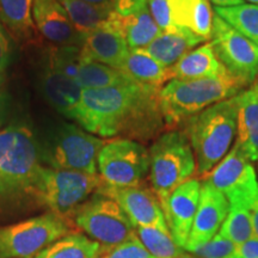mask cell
<instances>
[{
	"instance_id": "6da1fadb",
	"label": "cell",
	"mask_w": 258,
	"mask_h": 258,
	"mask_svg": "<svg viewBox=\"0 0 258 258\" xmlns=\"http://www.w3.org/2000/svg\"><path fill=\"white\" fill-rule=\"evenodd\" d=\"M159 88L131 82L105 89L84 90L76 120L101 138L140 141L158 138L166 128Z\"/></svg>"
},
{
	"instance_id": "7a4b0ae2",
	"label": "cell",
	"mask_w": 258,
	"mask_h": 258,
	"mask_svg": "<svg viewBox=\"0 0 258 258\" xmlns=\"http://www.w3.org/2000/svg\"><path fill=\"white\" fill-rule=\"evenodd\" d=\"M247 86L224 70L220 74L194 80H169L159 91L166 129L182 127L186 120L219 102L233 98Z\"/></svg>"
},
{
	"instance_id": "3957f363",
	"label": "cell",
	"mask_w": 258,
	"mask_h": 258,
	"mask_svg": "<svg viewBox=\"0 0 258 258\" xmlns=\"http://www.w3.org/2000/svg\"><path fill=\"white\" fill-rule=\"evenodd\" d=\"M183 132L191 144L199 178L207 175L230 151L237 135L235 99L209 106L183 123Z\"/></svg>"
},
{
	"instance_id": "277c9868",
	"label": "cell",
	"mask_w": 258,
	"mask_h": 258,
	"mask_svg": "<svg viewBox=\"0 0 258 258\" xmlns=\"http://www.w3.org/2000/svg\"><path fill=\"white\" fill-rule=\"evenodd\" d=\"M148 153L151 188L164 212L171 194L198 175L195 156L191 144L182 129L160 134Z\"/></svg>"
},
{
	"instance_id": "5b68a950",
	"label": "cell",
	"mask_w": 258,
	"mask_h": 258,
	"mask_svg": "<svg viewBox=\"0 0 258 258\" xmlns=\"http://www.w3.org/2000/svg\"><path fill=\"white\" fill-rule=\"evenodd\" d=\"M40 167L36 143L27 127L10 125L0 132V199L31 195Z\"/></svg>"
},
{
	"instance_id": "8992f818",
	"label": "cell",
	"mask_w": 258,
	"mask_h": 258,
	"mask_svg": "<svg viewBox=\"0 0 258 258\" xmlns=\"http://www.w3.org/2000/svg\"><path fill=\"white\" fill-rule=\"evenodd\" d=\"M103 184L98 175L41 166L31 195L51 213L66 217L97 192Z\"/></svg>"
},
{
	"instance_id": "52a82bcc",
	"label": "cell",
	"mask_w": 258,
	"mask_h": 258,
	"mask_svg": "<svg viewBox=\"0 0 258 258\" xmlns=\"http://www.w3.org/2000/svg\"><path fill=\"white\" fill-rule=\"evenodd\" d=\"M69 233L64 218L51 212L0 227V258H35Z\"/></svg>"
},
{
	"instance_id": "ba28073f",
	"label": "cell",
	"mask_w": 258,
	"mask_h": 258,
	"mask_svg": "<svg viewBox=\"0 0 258 258\" xmlns=\"http://www.w3.org/2000/svg\"><path fill=\"white\" fill-rule=\"evenodd\" d=\"M79 228L105 249L121 244L135 233V227L115 200L96 192L73 212Z\"/></svg>"
},
{
	"instance_id": "9c48e42d",
	"label": "cell",
	"mask_w": 258,
	"mask_h": 258,
	"mask_svg": "<svg viewBox=\"0 0 258 258\" xmlns=\"http://www.w3.org/2000/svg\"><path fill=\"white\" fill-rule=\"evenodd\" d=\"M97 167L105 184L120 188L137 186L150 171V153L141 143L116 139L102 147Z\"/></svg>"
},
{
	"instance_id": "30bf717a",
	"label": "cell",
	"mask_w": 258,
	"mask_h": 258,
	"mask_svg": "<svg viewBox=\"0 0 258 258\" xmlns=\"http://www.w3.org/2000/svg\"><path fill=\"white\" fill-rule=\"evenodd\" d=\"M201 180L220 191L230 206L250 208L258 194L256 169L235 143L220 163L201 177Z\"/></svg>"
},
{
	"instance_id": "8fae6325",
	"label": "cell",
	"mask_w": 258,
	"mask_h": 258,
	"mask_svg": "<svg viewBox=\"0 0 258 258\" xmlns=\"http://www.w3.org/2000/svg\"><path fill=\"white\" fill-rule=\"evenodd\" d=\"M212 46L222 66L232 76L249 86L258 76V47L239 31L214 15Z\"/></svg>"
},
{
	"instance_id": "7c38bea8",
	"label": "cell",
	"mask_w": 258,
	"mask_h": 258,
	"mask_svg": "<svg viewBox=\"0 0 258 258\" xmlns=\"http://www.w3.org/2000/svg\"><path fill=\"white\" fill-rule=\"evenodd\" d=\"M105 141L73 124H66L51 145L48 161L53 169L97 175V158Z\"/></svg>"
},
{
	"instance_id": "4fadbf2b",
	"label": "cell",
	"mask_w": 258,
	"mask_h": 258,
	"mask_svg": "<svg viewBox=\"0 0 258 258\" xmlns=\"http://www.w3.org/2000/svg\"><path fill=\"white\" fill-rule=\"evenodd\" d=\"M97 192L115 200L135 228L156 227L163 231H170L159 200L152 189H148L143 184L120 188L103 182Z\"/></svg>"
},
{
	"instance_id": "5bb4252c",
	"label": "cell",
	"mask_w": 258,
	"mask_h": 258,
	"mask_svg": "<svg viewBox=\"0 0 258 258\" xmlns=\"http://www.w3.org/2000/svg\"><path fill=\"white\" fill-rule=\"evenodd\" d=\"M230 213V202L220 191L202 182L199 207L194 219L189 239L184 250L191 251L207 243L218 234L221 225Z\"/></svg>"
},
{
	"instance_id": "9a60e30c",
	"label": "cell",
	"mask_w": 258,
	"mask_h": 258,
	"mask_svg": "<svg viewBox=\"0 0 258 258\" xmlns=\"http://www.w3.org/2000/svg\"><path fill=\"white\" fill-rule=\"evenodd\" d=\"M201 185L202 182L199 178L186 180L171 194L164 209L170 233L175 243L182 249H184L189 239L199 207Z\"/></svg>"
},
{
	"instance_id": "2e32d148",
	"label": "cell",
	"mask_w": 258,
	"mask_h": 258,
	"mask_svg": "<svg viewBox=\"0 0 258 258\" xmlns=\"http://www.w3.org/2000/svg\"><path fill=\"white\" fill-rule=\"evenodd\" d=\"M32 21L44 37L61 47L82 46L83 36L77 31L59 0H34Z\"/></svg>"
},
{
	"instance_id": "e0dca14e",
	"label": "cell",
	"mask_w": 258,
	"mask_h": 258,
	"mask_svg": "<svg viewBox=\"0 0 258 258\" xmlns=\"http://www.w3.org/2000/svg\"><path fill=\"white\" fill-rule=\"evenodd\" d=\"M129 50L123 36L105 23L84 35L80 48L83 60L95 61L116 70L121 69Z\"/></svg>"
},
{
	"instance_id": "ac0fdd59",
	"label": "cell",
	"mask_w": 258,
	"mask_h": 258,
	"mask_svg": "<svg viewBox=\"0 0 258 258\" xmlns=\"http://www.w3.org/2000/svg\"><path fill=\"white\" fill-rule=\"evenodd\" d=\"M237 108V140L245 156L258 160V95L253 86L234 97Z\"/></svg>"
},
{
	"instance_id": "d6986e66",
	"label": "cell",
	"mask_w": 258,
	"mask_h": 258,
	"mask_svg": "<svg viewBox=\"0 0 258 258\" xmlns=\"http://www.w3.org/2000/svg\"><path fill=\"white\" fill-rule=\"evenodd\" d=\"M203 42L207 40L186 29L178 28L173 32H161L156 40L141 50L164 67L170 69Z\"/></svg>"
},
{
	"instance_id": "ffe728a7",
	"label": "cell",
	"mask_w": 258,
	"mask_h": 258,
	"mask_svg": "<svg viewBox=\"0 0 258 258\" xmlns=\"http://www.w3.org/2000/svg\"><path fill=\"white\" fill-rule=\"evenodd\" d=\"M105 24L123 36L129 49H143L161 34L148 8L128 17L112 11Z\"/></svg>"
},
{
	"instance_id": "44dd1931",
	"label": "cell",
	"mask_w": 258,
	"mask_h": 258,
	"mask_svg": "<svg viewBox=\"0 0 258 258\" xmlns=\"http://www.w3.org/2000/svg\"><path fill=\"white\" fill-rule=\"evenodd\" d=\"M43 90L48 101L60 114L72 120L76 118L84 92L76 79L50 69L44 74Z\"/></svg>"
},
{
	"instance_id": "7402d4cb",
	"label": "cell",
	"mask_w": 258,
	"mask_h": 258,
	"mask_svg": "<svg viewBox=\"0 0 258 258\" xmlns=\"http://www.w3.org/2000/svg\"><path fill=\"white\" fill-rule=\"evenodd\" d=\"M224 70L225 67L215 55L212 43L207 42L189 51L176 64L167 69V73L169 80H194L215 77Z\"/></svg>"
},
{
	"instance_id": "603a6c76",
	"label": "cell",
	"mask_w": 258,
	"mask_h": 258,
	"mask_svg": "<svg viewBox=\"0 0 258 258\" xmlns=\"http://www.w3.org/2000/svg\"><path fill=\"white\" fill-rule=\"evenodd\" d=\"M169 5L177 28L186 29L205 40H211L214 15L209 0H169Z\"/></svg>"
},
{
	"instance_id": "cb8c5ba5",
	"label": "cell",
	"mask_w": 258,
	"mask_h": 258,
	"mask_svg": "<svg viewBox=\"0 0 258 258\" xmlns=\"http://www.w3.org/2000/svg\"><path fill=\"white\" fill-rule=\"evenodd\" d=\"M120 71L133 82L153 88L161 89L169 82V73L166 67L147 55L141 49L129 50L128 56L122 63Z\"/></svg>"
},
{
	"instance_id": "d4e9b609",
	"label": "cell",
	"mask_w": 258,
	"mask_h": 258,
	"mask_svg": "<svg viewBox=\"0 0 258 258\" xmlns=\"http://www.w3.org/2000/svg\"><path fill=\"white\" fill-rule=\"evenodd\" d=\"M105 250L101 243L89 235L70 232L41 251L35 258H101Z\"/></svg>"
},
{
	"instance_id": "484cf974",
	"label": "cell",
	"mask_w": 258,
	"mask_h": 258,
	"mask_svg": "<svg viewBox=\"0 0 258 258\" xmlns=\"http://www.w3.org/2000/svg\"><path fill=\"white\" fill-rule=\"evenodd\" d=\"M74 28L82 36L102 27L114 11L112 6L95 5L83 0H59Z\"/></svg>"
},
{
	"instance_id": "4316f807",
	"label": "cell",
	"mask_w": 258,
	"mask_h": 258,
	"mask_svg": "<svg viewBox=\"0 0 258 258\" xmlns=\"http://www.w3.org/2000/svg\"><path fill=\"white\" fill-rule=\"evenodd\" d=\"M76 80L83 90L105 89L133 82L120 70L112 69L110 66L95 62V61L85 60H83L80 64Z\"/></svg>"
},
{
	"instance_id": "83f0119b",
	"label": "cell",
	"mask_w": 258,
	"mask_h": 258,
	"mask_svg": "<svg viewBox=\"0 0 258 258\" xmlns=\"http://www.w3.org/2000/svg\"><path fill=\"white\" fill-rule=\"evenodd\" d=\"M214 12L258 47L257 5L240 4L230 8H214Z\"/></svg>"
},
{
	"instance_id": "f1b7e54d",
	"label": "cell",
	"mask_w": 258,
	"mask_h": 258,
	"mask_svg": "<svg viewBox=\"0 0 258 258\" xmlns=\"http://www.w3.org/2000/svg\"><path fill=\"white\" fill-rule=\"evenodd\" d=\"M135 233L148 252L156 258H185L188 254L175 243L170 231L156 227H137Z\"/></svg>"
},
{
	"instance_id": "f546056e",
	"label": "cell",
	"mask_w": 258,
	"mask_h": 258,
	"mask_svg": "<svg viewBox=\"0 0 258 258\" xmlns=\"http://www.w3.org/2000/svg\"><path fill=\"white\" fill-rule=\"evenodd\" d=\"M218 233L232 241L235 246H239L253 238L250 208L243 206H230V213Z\"/></svg>"
},
{
	"instance_id": "4dcf8cb0",
	"label": "cell",
	"mask_w": 258,
	"mask_h": 258,
	"mask_svg": "<svg viewBox=\"0 0 258 258\" xmlns=\"http://www.w3.org/2000/svg\"><path fill=\"white\" fill-rule=\"evenodd\" d=\"M34 0H0V19L16 34L29 35L32 21Z\"/></svg>"
},
{
	"instance_id": "1f68e13d",
	"label": "cell",
	"mask_w": 258,
	"mask_h": 258,
	"mask_svg": "<svg viewBox=\"0 0 258 258\" xmlns=\"http://www.w3.org/2000/svg\"><path fill=\"white\" fill-rule=\"evenodd\" d=\"M235 247L237 246L232 241L218 233L207 243L189 251V253L198 258H232Z\"/></svg>"
},
{
	"instance_id": "d6a6232c",
	"label": "cell",
	"mask_w": 258,
	"mask_h": 258,
	"mask_svg": "<svg viewBox=\"0 0 258 258\" xmlns=\"http://www.w3.org/2000/svg\"><path fill=\"white\" fill-rule=\"evenodd\" d=\"M101 258H156L153 254L148 252V250L144 246L137 233L129 237L127 240L122 241L121 244L106 249Z\"/></svg>"
},
{
	"instance_id": "836d02e7",
	"label": "cell",
	"mask_w": 258,
	"mask_h": 258,
	"mask_svg": "<svg viewBox=\"0 0 258 258\" xmlns=\"http://www.w3.org/2000/svg\"><path fill=\"white\" fill-rule=\"evenodd\" d=\"M148 9L161 32H173L178 29L172 21L169 0H148Z\"/></svg>"
},
{
	"instance_id": "e575fe53",
	"label": "cell",
	"mask_w": 258,
	"mask_h": 258,
	"mask_svg": "<svg viewBox=\"0 0 258 258\" xmlns=\"http://www.w3.org/2000/svg\"><path fill=\"white\" fill-rule=\"evenodd\" d=\"M114 11L122 17L139 14L148 8V0H115Z\"/></svg>"
},
{
	"instance_id": "d590c367",
	"label": "cell",
	"mask_w": 258,
	"mask_h": 258,
	"mask_svg": "<svg viewBox=\"0 0 258 258\" xmlns=\"http://www.w3.org/2000/svg\"><path fill=\"white\" fill-rule=\"evenodd\" d=\"M232 258H258V239L251 238L244 244L235 247Z\"/></svg>"
},
{
	"instance_id": "8d00e7d4",
	"label": "cell",
	"mask_w": 258,
	"mask_h": 258,
	"mask_svg": "<svg viewBox=\"0 0 258 258\" xmlns=\"http://www.w3.org/2000/svg\"><path fill=\"white\" fill-rule=\"evenodd\" d=\"M10 54H11V46H10V41L6 36V31L2 23H0V73L5 71L9 64Z\"/></svg>"
},
{
	"instance_id": "74e56055",
	"label": "cell",
	"mask_w": 258,
	"mask_h": 258,
	"mask_svg": "<svg viewBox=\"0 0 258 258\" xmlns=\"http://www.w3.org/2000/svg\"><path fill=\"white\" fill-rule=\"evenodd\" d=\"M250 214H251V221H252L253 238H257L258 239V194L250 206Z\"/></svg>"
},
{
	"instance_id": "f35d334b",
	"label": "cell",
	"mask_w": 258,
	"mask_h": 258,
	"mask_svg": "<svg viewBox=\"0 0 258 258\" xmlns=\"http://www.w3.org/2000/svg\"><path fill=\"white\" fill-rule=\"evenodd\" d=\"M215 8H230V6H235L244 4L243 0H211Z\"/></svg>"
},
{
	"instance_id": "ab89813d",
	"label": "cell",
	"mask_w": 258,
	"mask_h": 258,
	"mask_svg": "<svg viewBox=\"0 0 258 258\" xmlns=\"http://www.w3.org/2000/svg\"><path fill=\"white\" fill-rule=\"evenodd\" d=\"M83 2L90 3L95 5H104V6H114L115 0H83Z\"/></svg>"
},
{
	"instance_id": "60d3db41",
	"label": "cell",
	"mask_w": 258,
	"mask_h": 258,
	"mask_svg": "<svg viewBox=\"0 0 258 258\" xmlns=\"http://www.w3.org/2000/svg\"><path fill=\"white\" fill-rule=\"evenodd\" d=\"M243 2H247L251 5H257L258 6V0H243Z\"/></svg>"
},
{
	"instance_id": "b9f144b4",
	"label": "cell",
	"mask_w": 258,
	"mask_h": 258,
	"mask_svg": "<svg viewBox=\"0 0 258 258\" xmlns=\"http://www.w3.org/2000/svg\"><path fill=\"white\" fill-rule=\"evenodd\" d=\"M253 89H254V91H256V93L258 95V78L256 79V82H254V84H253Z\"/></svg>"
},
{
	"instance_id": "7bdbcfd3",
	"label": "cell",
	"mask_w": 258,
	"mask_h": 258,
	"mask_svg": "<svg viewBox=\"0 0 258 258\" xmlns=\"http://www.w3.org/2000/svg\"><path fill=\"white\" fill-rule=\"evenodd\" d=\"M254 169H256V175H257V180H258V160L256 161V167H254Z\"/></svg>"
},
{
	"instance_id": "ee69618b",
	"label": "cell",
	"mask_w": 258,
	"mask_h": 258,
	"mask_svg": "<svg viewBox=\"0 0 258 258\" xmlns=\"http://www.w3.org/2000/svg\"><path fill=\"white\" fill-rule=\"evenodd\" d=\"M185 258H198V257H195V256H192V254H190L189 252H188V254H186V257Z\"/></svg>"
},
{
	"instance_id": "f6af8a7d",
	"label": "cell",
	"mask_w": 258,
	"mask_h": 258,
	"mask_svg": "<svg viewBox=\"0 0 258 258\" xmlns=\"http://www.w3.org/2000/svg\"><path fill=\"white\" fill-rule=\"evenodd\" d=\"M0 123H2V122H0Z\"/></svg>"
}]
</instances>
